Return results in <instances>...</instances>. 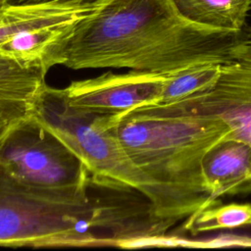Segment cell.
<instances>
[{
    "label": "cell",
    "instance_id": "15",
    "mask_svg": "<svg viewBox=\"0 0 251 251\" xmlns=\"http://www.w3.org/2000/svg\"><path fill=\"white\" fill-rule=\"evenodd\" d=\"M0 2H4V1H3V0H0Z\"/></svg>",
    "mask_w": 251,
    "mask_h": 251
},
{
    "label": "cell",
    "instance_id": "8",
    "mask_svg": "<svg viewBox=\"0 0 251 251\" xmlns=\"http://www.w3.org/2000/svg\"><path fill=\"white\" fill-rule=\"evenodd\" d=\"M202 174L210 202L224 196L251 193V145L226 137L205 154Z\"/></svg>",
    "mask_w": 251,
    "mask_h": 251
},
{
    "label": "cell",
    "instance_id": "1",
    "mask_svg": "<svg viewBox=\"0 0 251 251\" xmlns=\"http://www.w3.org/2000/svg\"><path fill=\"white\" fill-rule=\"evenodd\" d=\"M244 37L245 29H219L186 19L174 0H102L50 53L46 65L48 70L61 65L172 75L226 64Z\"/></svg>",
    "mask_w": 251,
    "mask_h": 251
},
{
    "label": "cell",
    "instance_id": "4",
    "mask_svg": "<svg viewBox=\"0 0 251 251\" xmlns=\"http://www.w3.org/2000/svg\"><path fill=\"white\" fill-rule=\"evenodd\" d=\"M31 115L81 159L91 176L136 188L151 200L158 214L159 193L122 146L114 116L79 111L67 103L61 88L47 83L37 94Z\"/></svg>",
    "mask_w": 251,
    "mask_h": 251
},
{
    "label": "cell",
    "instance_id": "9",
    "mask_svg": "<svg viewBox=\"0 0 251 251\" xmlns=\"http://www.w3.org/2000/svg\"><path fill=\"white\" fill-rule=\"evenodd\" d=\"M92 10L93 7L53 3L0 2V46L23 30L66 22H77Z\"/></svg>",
    "mask_w": 251,
    "mask_h": 251
},
{
    "label": "cell",
    "instance_id": "7",
    "mask_svg": "<svg viewBox=\"0 0 251 251\" xmlns=\"http://www.w3.org/2000/svg\"><path fill=\"white\" fill-rule=\"evenodd\" d=\"M168 77L169 75L131 70L126 74L107 72L73 81L61 91L67 103L79 111L119 116L158 102Z\"/></svg>",
    "mask_w": 251,
    "mask_h": 251
},
{
    "label": "cell",
    "instance_id": "2",
    "mask_svg": "<svg viewBox=\"0 0 251 251\" xmlns=\"http://www.w3.org/2000/svg\"><path fill=\"white\" fill-rule=\"evenodd\" d=\"M114 121L127 156L159 193V217L176 225L209 203L202 161L212 146L229 137L227 125L207 116L164 114L152 105Z\"/></svg>",
    "mask_w": 251,
    "mask_h": 251
},
{
    "label": "cell",
    "instance_id": "10",
    "mask_svg": "<svg viewBox=\"0 0 251 251\" xmlns=\"http://www.w3.org/2000/svg\"><path fill=\"white\" fill-rule=\"evenodd\" d=\"M186 19L214 28L240 31L246 26L251 0H174Z\"/></svg>",
    "mask_w": 251,
    "mask_h": 251
},
{
    "label": "cell",
    "instance_id": "11",
    "mask_svg": "<svg viewBox=\"0 0 251 251\" xmlns=\"http://www.w3.org/2000/svg\"><path fill=\"white\" fill-rule=\"evenodd\" d=\"M251 226V203H207L187 217L181 229L192 235Z\"/></svg>",
    "mask_w": 251,
    "mask_h": 251
},
{
    "label": "cell",
    "instance_id": "13",
    "mask_svg": "<svg viewBox=\"0 0 251 251\" xmlns=\"http://www.w3.org/2000/svg\"><path fill=\"white\" fill-rule=\"evenodd\" d=\"M9 3L16 4H41L53 3L68 6H83V7H96L102 0H3Z\"/></svg>",
    "mask_w": 251,
    "mask_h": 251
},
{
    "label": "cell",
    "instance_id": "14",
    "mask_svg": "<svg viewBox=\"0 0 251 251\" xmlns=\"http://www.w3.org/2000/svg\"><path fill=\"white\" fill-rule=\"evenodd\" d=\"M18 121H12L2 115H0V139L10 129V127Z\"/></svg>",
    "mask_w": 251,
    "mask_h": 251
},
{
    "label": "cell",
    "instance_id": "6",
    "mask_svg": "<svg viewBox=\"0 0 251 251\" xmlns=\"http://www.w3.org/2000/svg\"><path fill=\"white\" fill-rule=\"evenodd\" d=\"M232 58L220 66L216 81L208 88L166 105L150 104L168 115H198L223 121L229 138L251 145V26Z\"/></svg>",
    "mask_w": 251,
    "mask_h": 251
},
{
    "label": "cell",
    "instance_id": "5",
    "mask_svg": "<svg viewBox=\"0 0 251 251\" xmlns=\"http://www.w3.org/2000/svg\"><path fill=\"white\" fill-rule=\"evenodd\" d=\"M0 166L39 192L66 198L90 192L86 165L31 114L15 123L0 139Z\"/></svg>",
    "mask_w": 251,
    "mask_h": 251
},
{
    "label": "cell",
    "instance_id": "3",
    "mask_svg": "<svg viewBox=\"0 0 251 251\" xmlns=\"http://www.w3.org/2000/svg\"><path fill=\"white\" fill-rule=\"evenodd\" d=\"M66 198L22 184L0 166V246H106L100 194Z\"/></svg>",
    "mask_w": 251,
    "mask_h": 251
},
{
    "label": "cell",
    "instance_id": "12",
    "mask_svg": "<svg viewBox=\"0 0 251 251\" xmlns=\"http://www.w3.org/2000/svg\"><path fill=\"white\" fill-rule=\"evenodd\" d=\"M220 66L215 64L200 65L169 75L163 94L154 104H171L211 86L220 73Z\"/></svg>",
    "mask_w": 251,
    "mask_h": 251
}]
</instances>
